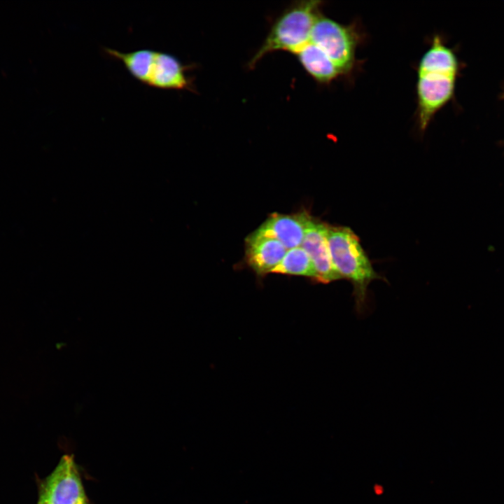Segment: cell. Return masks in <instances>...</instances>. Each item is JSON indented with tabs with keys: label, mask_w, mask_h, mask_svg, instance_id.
Segmentation results:
<instances>
[{
	"label": "cell",
	"mask_w": 504,
	"mask_h": 504,
	"mask_svg": "<svg viewBox=\"0 0 504 504\" xmlns=\"http://www.w3.org/2000/svg\"><path fill=\"white\" fill-rule=\"evenodd\" d=\"M110 57L121 62L130 74L150 88L160 90H194L190 66L183 64L176 56L151 49L129 52L104 48Z\"/></svg>",
	"instance_id": "6da1fadb"
},
{
	"label": "cell",
	"mask_w": 504,
	"mask_h": 504,
	"mask_svg": "<svg viewBox=\"0 0 504 504\" xmlns=\"http://www.w3.org/2000/svg\"><path fill=\"white\" fill-rule=\"evenodd\" d=\"M328 242L335 270L341 279L353 285L357 314H365L368 309V287L382 277L374 270L358 236L349 227L328 225Z\"/></svg>",
	"instance_id": "7a4b0ae2"
},
{
	"label": "cell",
	"mask_w": 504,
	"mask_h": 504,
	"mask_svg": "<svg viewBox=\"0 0 504 504\" xmlns=\"http://www.w3.org/2000/svg\"><path fill=\"white\" fill-rule=\"evenodd\" d=\"M321 1H297L286 8L272 24L261 46L248 62L253 69L266 55L276 51L297 53L310 41L319 15Z\"/></svg>",
	"instance_id": "3957f363"
},
{
	"label": "cell",
	"mask_w": 504,
	"mask_h": 504,
	"mask_svg": "<svg viewBox=\"0 0 504 504\" xmlns=\"http://www.w3.org/2000/svg\"><path fill=\"white\" fill-rule=\"evenodd\" d=\"M310 42L330 58L342 75L352 70L358 44V33L352 26L340 24L320 13L312 27Z\"/></svg>",
	"instance_id": "277c9868"
},
{
	"label": "cell",
	"mask_w": 504,
	"mask_h": 504,
	"mask_svg": "<svg viewBox=\"0 0 504 504\" xmlns=\"http://www.w3.org/2000/svg\"><path fill=\"white\" fill-rule=\"evenodd\" d=\"M38 504H89L72 456L64 455L46 478Z\"/></svg>",
	"instance_id": "5b68a950"
},
{
	"label": "cell",
	"mask_w": 504,
	"mask_h": 504,
	"mask_svg": "<svg viewBox=\"0 0 504 504\" xmlns=\"http://www.w3.org/2000/svg\"><path fill=\"white\" fill-rule=\"evenodd\" d=\"M455 75L438 71H417L418 123L426 130L435 114L452 97Z\"/></svg>",
	"instance_id": "8992f818"
},
{
	"label": "cell",
	"mask_w": 504,
	"mask_h": 504,
	"mask_svg": "<svg viewBox=\"0 0 504 504\" xmlns=\"http://www.w3.org/2000/svg\"><path fill=\"white\" fill-rule=\"evenodd\" d=\"M328 225L311 218L301 246L309 255L318 282L328 284L341 279L332 262L328 242Z\"/></svg>",
	"instance_id": "52a82bcc"
},
{
	"label": "cell",
	"mask_w": 504,
	"mask_h": 504,
	"mask_svg": "<svg viewBox=\"0 0 504 504\" xmlns=\"http://www.w3.org/2000/svg\"><path fill=\"white\" fill-rule=\"evenodd\" d=\"M311 218L305 211L293 214L274 213L255 231L277 239L289 250L301 246Z\"/></svg>",
	"instance_id": "ba28073f"
},
{
	"label": "cell",
	"mask_w": 504,
	"mask_h": 504,
	"mask_svg": "<svg viewBox=\"0 0 504 504\" xmlns=\"http://www.w3.org/2000/svg\"><path fill=\"white\" fill-rule=\"evenodd\" d=\"M246 248L247 262L258 274L272 272L288 251L277 239L257 231L246 238Z\"/></svg>",
	"instance_id": "9c48e42d"
},
{
	"label": "cell",
	"mask_w": 504,
	"mask_h": 504,
	"mask_svg": "<svg viewBox=\"0 0 504 504\" xmlns=\"http://www.w3.org/2000/svg\"><path fill=\"white\" fill-rule=\"evenodd\" d=\"M295 55L305 71L321 84H328L342 76L330 58L310 41Z\"/></svg>",
	"instance_id": "30bf717a"
},
{
	"label": "cell",
	"mask_w": 504,
	"mask_h": 504,
	"mask_svg": "<svg viewBox=\"0 0 504 504\" xmlns=\"http://www.w3.org/2000/svg\"><path fill=\"white\" fill-rule=\"evenodd\" d=\"M457 70L458 62L454 52L435 36L421 57L417 71H438L456 76Z\"/></svg>",
	"instance_id": "8fae6325"
},
{
	"label": "cell",
	"mask_w": 504,
	"mask_h": 504,
	"mask_svg": "<svg viewBox=\"0 0 504 504\" xmlns=\"http://www.w3.org/2000/svg\"><path fill=\"white\" fill-rule=\"evenodd\" d=\"M272 272L316 278L312 261L302 246L288 250L281 262Z\"/></svg>",
	"instance_id": "7c38bea8"
}]
</instances>
